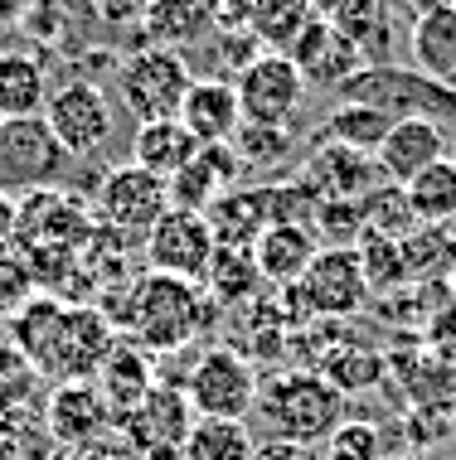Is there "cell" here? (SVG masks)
<instances>
[{
	"label": "cell",
	"instance_id": "cell-1",
	"mask_svg": "<svg viewBox=\"0 0 456 460\" xmlns=\"http://www.w3.org/2000/svg\"><path fill=\"white\" fill-rule=\"evenodd\" d=\"M10 344L24 349L34 368L54 383L93 378L103 368V358L112 354L117 330L97 305H68L58 296H34L10 315Z\"/></svg>",
	"mask_w": 456,
	"mask_h": 460
},
{
	"label": "cell",
	"instance_id": "cell-2",
	"mask_svg": "<svg viewBox=\"0 0 456 460\" xmlns=\"http://www.w3.org/2000/svg\"><path fill=\"white\" fill-rule=\"evenodd\" d=\"M112 320L117 340H131L146 354H175L190 340H200V330L214 320V301L204 296L200 281L165 277V271H141L121 286L117 301L97 305Z\"/></svg>",
	"mask_w": 456,
	"mask_h": 460
},
{
	"label": "cell",
	"instance_id": "cell-3",
	"mask_svg": "<svg viewBox=\"0 0 456 460\" xmlns=\"http://www.w3.org/2000/svg\"><path fill=\"white\" fill-rule=\"evenodd\" d=\"M253 412L273 441H297L316 451L344 421V397L316 368H282L257 388Z\"/></svg>",
	"mask_w": 456,
	"mask_h": 460
},
{
	"label": "cell",
	"instance_id": "cell-4",
	"mask_svg": "<svg viewBox=\"0 0 456 460\" xmlns=\"http://www.w3.org/2000/svg\"><path fill=\"white\" fill-rule=\"evenodd\" d=\"M335 97L340 102L379 107V111H389L393 121L413 117V121H433L442 131H456V93L447 83L427 78V73H417V68H403V64L360 68L350 83H340Z\"/></svg>",
	"mask_w": 456,
	"mask_h": 460
},
{
	"label": "cell",
	"instance_id": "cell-5",
	"mask_svg": "<svg viewBox=\"0 0 456 460\" xmlns=\"http://www.w3.org/2000/svg\"><path fill=\"white\" fill-rule=\"evenodd\" d=\"M117 93H121V107L141 121H170L180 117V102L190 93L194 73L184 64L180 49H165V44H141L131 49L127 58H117Z\"/></svg>",
	"mask_w": 456,
	"mask_h": 460
},
{
	"label": "cell",
	"instance_id": "cell-6",
	"mask_svg": "<svg viewBox=\"0 0 456 460\" xmlns=\"http://www.w3.org/2000/svg\"><path fill=\"white\" fill-rule=\"evenodd\" d=\"M184 397H190L194 417H219V421H248L257 402V368L248 364V354H238L233 344H214L194 358V368L184 373Z\"/></svg>",
	"mask_w": 456,
	"mask_h": 460
},
{
	"label": "cell",
	"instance_id": "cell-7",
	"mask_svg": "<svg viewBox=\"0 0 456 460\" xmlns=\"http://www.w3.org/2000/svg\"><path fill=\"white\" fill-rule=\"evenodd\" d=\"M68 151L49 131L44 117H20L0 121V190L5 194H34V190H58L68 170Z\"/></svg>",
	"mask_w": 456,
	"mask_h": 460
},
{
	"label": "cell",
	"instance_id": "cell-8",
	"mask_svg": "<svg viewBox=\"0 0 456 460\" xmlns=\"http://www.w3.org/2000/svg\"><path fill=\"white\" fill-rule=\"evenodd\" d=\"M165 208H170L165 180H156L151 170H141L137 160H127V165H112L103 175V184H97L93 218L103 223V228L121 233V238H146Z\"/></svg>",
	"mask_w": 456,
	"mask_h": 460
},
{
	"label": "cell",
	"instance_id": "cell-9",
	"mask_svg": "<svg viewBox=\"0 0 456 460\" xmlns=\"http://www.w3.org/2000/svg\"><path fill=\"white\" fill-rule=\"evenodd\" d=\"M190 427H194V407L180 383H156L127 417H117V431L137 446L141 460H180Z\"/></svg>",
	"mask_w": 456,
	"mask_h": 460
},
{
	"label": "cell",
	"instance_id": "cell-10",
	"mask_svg": "<svg viewBox=\"0 0 456 460\" xmlns=\"http://www.w3.org/2000/svg\"><path fill=\"white\" fill-rule=\"evenodd\" d=\"M233 93H238L243 121H253V127H291V117L301 111L311 88H306L301 68L287 54H257L233 78Z\"/></svg>",
	"mask_w": 456,
	"mask_h": 460
},
{
	"label": "cell",
	"instance_id": "cell-11",
	"mask_svg": "<svg viewBox=\"0 0 456 460\" xmlns=\"http://www.w3.org/2000/svg\"><path fill=\"white\" fill-rule=\"evenodd\" d=\"M306 310V320H350L369 305V286L354 247H320L306 277L291 286Z\"/></svg>",
	"mask_w": 456,
	"mask_h": 460
},
{
	"label": "cell",
	"instance_id": "cell-12",
	"mask_svg": "<svg viewBox=\"0 0 456 460\" xmlns=\"http://www.w3.org/2000/svg\"><path fill=\"white\" fill-rule=\"evenodd\" d=\"M44 121L49 131L58 136L68 155H93L112 141V127H117V111H112V97L97 88L93 78H73L64 88L49 93V107H44Z\"/></svg>",
	"mask_w": 456,
	"mask_h": 460
},
{
	"label": "cell",
	"instance_id": "cell-13",
	"mask_svg": "<svg viewBox=\"0 0 456 460\" xmlns=\"http://www.w3.org/2000/svg\"><path fill=\"white\" fill-rule=\"evenodd\" d=\"M214 228H209L204 214H190V208H165L156 218V228L141 238L146 252V271H165V277H184L200 281L209 257H214Z\"/></svg>",
	"mask_w": 456,
	"mask_h": 460
},
{
	"label": "cell",
	"instance_id": "cell-14",
	"mask_svg": "<svg viewBox=\"0 0 456 460\" xmlns=\"http://www.w3.org/2000/svg\"><path fill=\"white\" fill-rule=\"evenodd\" d=\"M93 228H97V218L64 184L58 190L20 194V214H15V243L20 247H73L78 252Z\"/></svg>",
	"mask_w": 456,
	"mask_h": 460
},
{
	"label": "cell",
	"instance_id": "cell-15",
	"mask_svg": "<svg viewBox=\"0 0 456 460\" xmlns=\"http://www.w3.org/2000/svg\"><path fill=\"white\" fill-rule=\"evenodd\" d=\"M44 412V431L54 446H64V451H83L88 441L107 437V431L117 427L112 407H107V397L97 393L93 378H73V383H54V393L40 402Z\"/></svg>",
	"mask_w": 456,
	"mask_h": 460
},
{
	"label": "cell",
	"instance_id": "cell-16",
	"mask_svg": "<svg viewBox=\"0 0 456 460\" xmlns=\"http://www.w3.org/2000/svg\"><path fill=\"white\" fill-rule=\"evenodd\" d=\"M291 180H301L306 190L316 194V204H335V199H364L374 184H384L374 155L350 151V146H335V141H316L311 151L301 155V165L291 170Z\"/></svg>",
	"mask_w": 456,
	"mask_h": 460
},
{
	"label": "cell",
	"instance_id": "cell-17",
	"mask_svg": "<svg viewBox=\"0 0 456 460\" xmlns=\"http://www.w3.org/2000/svg\"><path fill=\"white\" fill-rule=\"evenodd\" d=\"M287 58L301 68L306 88H326V93H335L340 83H350L354 73L364 68L360 49L344 40V34H340L330 20H311V24H306V34L291 44Z\"/></svg>",
	"mask_w": 456,
	"mask_h": 460
},
{
	"label": "cell",
	"instance_id": "cell-18",
	"mask_svg": "<svg viewBox=\"0 0 456 460\" xmlns=\"http://www.w3.org/2000/svg\"><path fill=\"white\" fill-rule=\"evenodd\" d=\"M447 151H452V131L433 127V121L403 117V121L389 127V136H384V146L374 151V160H379V175H384L389 184H408V180L423 175L427 165L447 160Z\"/></svg>",
	"mask_w": 456,
	"mask_h": 460
},
{
	"label": "cell",
	"instance_id": "cell-19",
	"mask_svg": "<svg viewBox=\"0 0 456 460\" xmlns=\"http://www.w3.org/2000/svg\"><path fill=\"white\" fill-rule=\"evenodd\" d=\"M180 127L200 146H228L243 127V107L233 93V78H194L180 102Z\"/></svg>",
	"mask_w": 456,
	"mask_h": 460
},
{
	"label": "cell",
	"instance_id": "cell-20",
	"mask_svg": "<svg viewBox=\"0 0 456 460\" xmlns=\"http://www.w3.org/2000/svg\"><path fill=\"white\" fill-rule=\"evenodd\" d=\"M238 170L243 160L233 146H200V155L180 170V175L165 180V194H170V208H190V214H209L219 194H228L238 184Z\"/></svg>",
	"mask_w": 456,
	"mask_h": 460
},
{
	"label": "cell",
	"instance_id": "cell-21",
	"mask_svg": "<svg viewBox=\"0 0 456 460\" xmlns=\"http://www.w3.org/2000/svg\"><path fill=\"white\" fill-rule=\"evenodd\" d=\"M209 228L219 247H253L273 228V184H233L209 204Z\"/></svg>",
	"mask_w": 456,
	"mask_h": 460
},
{
	"label": "cell",
	"instance_id": "cell-22",
	"mask_svg": "<svg viewBox=\"0 0 456 460\" xmlns=\"http://www.w3.org/2000/svg\"><path fill=\"white\" fill-rule=\"evenodd\" d=\"M316 252H320V238L311 233V223H273L253 243L257 277H263V286H277V291L297 286L306 277V267L316 262Z\"/></svg>",
	"mask_w": 456,
	"mask_h": 460
},
{
	"label": "cell",
	"instance_id": "cell-23",
	"mask_svg": "<svg viewBox=\"0 0 456 460\" xmlns=\"http://www.w3.org/2000/svg\"><path fill=\"white\" fill-rule=\"evenodd\" d=\"M93 383H97V393L107 397L112 417H127L131 407H137L141 397L156 388L160 378H156V368H151V354L137 349L131 340H117L112 354L103 358V368L93 373Z\"/></svg>",
	"mask_w": 456,
	"mask_h": 460
},
{
	"label": "cell",
	"instance_id": "cell-24",
	"mask_svg": "<svg viewBox=\"0 0 456 460\" xmlns=\"http://www.w3.org/2000/svg\"><path fill=\"white\" fill-rule=\"evenodd\" d=\"M408 54H413V68H417V73L447 83V88L456 93V0L413 20V30H408Z\"/></svg>",
	"mask_w": 456,
	"mask_h": 460
},
{
	"label": "cell",
	"instance_id": "cell-25",
	"mask_svg": "<svg viewBox=\"0 0 456 460\" xmlns=\"http://www.w3.org/2000/svg\"><path fill=\"white\" fill-rule=\"evenodd\" d=\"M326 20L335 24V30L354 49H360L364 68L389 64L393 44H398V34H393V15H389V0H340Z\"/></svg>",
	"mask_w": 456,
	"mask_h": 460
},
{
	"label": "cell",
	"instance_id": "cell-26",
	"mask_svg": "<svg viewBox=\"0 0 456 460\" xmlns=\"http://www.w3.org/2000/svg\"><path fill=\"white\" fill-rule=\"evenodd\" d=\"M49 68L34 54H0V121H20V117H44L49 107Z\"/></svg>",
	"mask_w": 456,
	"mask_h": 460
},
{
	"label": "cell",
	"instance_id": "cell-27",
	"mask_svg": "<svg viewBox=\"0 0 456 460\" xmlns=\"http://www.w3.org/2000/svg\"><path fill=\"white\" fill-rule=\"evenodd\" d=\"M194 155H200V141L180 127V117L146 121V127H137V136H131V160H137L141 170H151L156 180L180 175Z\"/></svg>",
	"mask_w": 456,
	"mask_h": 460
},
{
	"label": "cell",
	"instance_id": "cell-28",
	"mask_svg": "<svg viewBox=\"0 0 456 460\" xmlns=\"http://www.w3.org/2000/svg\"><path fill=\"white\" fill-rule=\"evenodd\" d=\"M200 286H204L209 301L224 305V310L257 301V291H263V277H257L253 247H214V257H209Z\"/></svg>",
	"mask_w": 456,
	"mask_h": 460
},
{
	"label": "cell",
	"instance_id": "cell-29",
	"mask_svg": "<svg viewBox=\"0 0 456 460\" xmlns=\"http://www.w3.org/2000/svg\"><path fill=\"white\" fill-rule=\"evenodd\" d=\"M141 24L151 34V44L180 49L214 30V0H146Z\"/></svg>",
	"mask_w": 456,
	"mask_h": 460
},
{
	"label": "cell",
	"instance_id": "cell-30",
	"mask_svg": "<svg viewBox=\"0 0 456 460\" xmlns=\"http://www.w3.org/2000/svg\"><path fill=\"white\" fill-rule=\"evenodd\" d=\"M311 20H320L311 0H253L248 34L263 44V54H291V44L306 34Z\"/></svg>",
	"mask_w": 456,
	"mask_h": 460
},
{
	"label": "cell",
	"instance_id": "cell-31",
	"mask_svg": "<svg viewBox=\"0 0 456 460\" xmlns=\"http://www.w3.org/2000/svg\"><path fill=\"white\" fill-rule=\"evenodd\" d=\"M389 127H393L389 111L364 107V102H335V107L326 111V121H320V136H316V141H335V146H350V151L374 155L379 146H384Z\"/></svg>",
	"mask_w": 456,
	"mask_h": 460
},
{
	"label": "cell",
	"instance_id": "cell-32",
	"mask_svg": "<svg viewBox=\"0 0 456 460\" xmlns=\"http://www.w3.org/2000/svg\"><path fill=\"white\" fill-rule=\"evenodd\" d=\"M316 373L340 397H354V393H369V388H379V383H384V354L364 349V344L340 340V344H330V349H326V358L316 364Z\"/></svg>",
	"mask_w": 456,
	"mask_h": 460
},
{
	"label": "cell",
	"instance_id": "cell-33",
	"mask_svg": "<svg viewBox=\"0 0 456 460\" xmlns=\"http://www.w3.org/2000/svg\"><path fill=\"white\" fill-rule=\"evenodd\" d=\"M408 190V204L417 223H427V228H452L456 223V165L452 160H437V165H427L417 180L403 184Z\"/></svg>",
	"mask_w": 456,
	"mask_h": 460
},
{
	"label": "cell",
	"instance_id": "cell-34",
	"mask_svg": "<svg viewBox=\"0 0 456 460\" xmlns=\"http://www.w3.org/2000/svg\"><path fill=\"white\" fill-rule=\"evenodd\" d=\"M253 431L248 421H219V417H194L190 441L180 460H253Z\"/></svg>",
	"mask_w": 456,
	"mask_h": 460
},
{
	"label": "cell",
	"instance_id": "cell-35",
	"mask_svg": "<svg viewBox=\"0 0 456 460\" xmlns=\"http://www.w3.org/2000/svg\"><path fill=\"white\" fill-rule=\"evenodd\" d=\"M360 214H364V233H379V238H393V243H403L417 228L408 190H403V184H389V180L374 184V190L360 199Z\"/></svg>",
	"mask_w": 456,
	"mask_h": 460
},
{
	"label": "cell",
	"instance_id": "cell-36",
	"mask_svg": "<svg viewBox=\"0 0 456 460\" xmlns=\"http://www.w3.org/2000/svg\"><path fill=\"white\" fill-rule=\"evenodd\" d=\"M354 257H360V271H364V286L369 296H389V291H403L408 281V267H403V247L393 238H379V233H360L354 243Z\"/></svg>",
	"mask_w": 456,
	"mask_h": 460
},
{
	"label": "cell",
	"instance_id": "cell-37",
	"mask_svg": "<svg viewBox=\"0 0 456 460\" xmlns=\"http://www.w3.org/2000/svg\"><path fill=\"white\" fill-rule=\"evenodd\" d=\"M44 373L24 358L10 340H0V412H20V407H40Z\"/></svg>",
	"mask_w": 456,
	"mask_h": 460
},
{
	"label": "cell",
	"instance_id": "cell-38",
	"mask_svg": "<svg viewBox=\"0 0 456 460\" xmlns=\"http://www.w3.org/2000/svg\"><path fill=\"white\" fill-rule=\"evenodd\" d=\"M228 146L238 151L243 170H282L297 141H291V127H253V121H243Z\"/></svg>",
	"mask_w": 456,
	"mask_h": 460
},
{
	"label": "cell",
	"instance_id": "cell-39",
	"mask_svg": "<svg viewBox=\"0 0 456 460\" xmlns=\"http://www.w3.org/2000/svg\"><path fill=\"white\" fill-rule=\"evenodd\" d=\"M398 247H403V267H408V281H433L437 267H447L452 257H456L452 228H427V223H417V228H413Z\"/></svg>",
	"mask_w": 456,
	"mask_h": 460
},
{
	"label": "cell",
	"instance_id": "cell-40",
	"mask_svg": "<svg viewBox=\"0 0 456 460\" xmlns=\"http://www.w3.org/2000/svg\"><path fill=\"white\" fill-rule=\"evenodd\" d=\"M40 296V281H34V267H30V257H24V247L10 238V243H0V315H15V310L24 301H34Z\"/></svg>",
	"mask_w": 456,
	"mask_h": 460
},
{
	"label": "cell",
	"instance_id": "cell-41",
	"mask_svg": "<svg viewBox=\"0 0 456 460\" xmlns=\"http://www.w3.org/2000/svg\"><path fill=\"white\" fill-rule=\"evenodd\" d=\"M311 233L320 238V247H354L364 233V214L360 199H335V204H320L311 214Z\"/></svg>",
	"mask_w": 456,
	"mask_h": 460
},
{
	"label": "cell",
	"instance_id": "cell-42",
	"mask_svg": "<svg viewBox=\"0 0 456 460\" xmlns=\"http://www.w3.org/2000/svg\"><path fill=\"white\" fill-rule=\"evenodd\" d=\"M316 456H320V460H384V446H379V427L344 417L340 427L326 437V446H320Z\"/></svg>",
	"mask_w": 456,
	"mask_h": 460
},
{
	"label": "cell",
	"instance_id": "cell-43",
	"mask_svg": "<svg viewBox=\"0 0 456 460\" xmlns=\"http://www.w3.org/2000/svg\"><path fill=\"white\" fill-rule=\"evenodd\" d=\"M427 349L442 354V364H456V301L427 315Z\"/></svg>",
	"mask_w": 456,
	"mask_h": 460
},
{
	"label": "cell",
	"instance_id": "cell-44",
	"mask_svg": "<svg viewBox=\"0 0 456 460\" xmlns=\"http://www.w3.org/2000/svg\"><path fill=\"white\" fill-rule=\"evenodd\" d=\"M73 456H78V460H141V451H137V446H131L127 437H121L117 427L107 431V437L88 441V446H83V451H73Z\"/></svg>",
	"mask_w": 456,
	"mask_h": 460
},
{
	"label": "cell",
	"instance_id": "cell-45",
	"mask_svg": "<svg viewBox=\"0 0 456 460\" xmlns=\"http://www.w3.org/2000/svg\"><path fill=\"white\" fill-rule=\"evenodd\" d=\"M253 460H320L311 446H297V441H257L253 446Z\"/></svg>",
	"mask_w": 456,
	"mask_h": 460
},
{
	"label": "cell",
	"instance_id": "cell-46",
	"mask_svg": "<svg viewBox=\"0 0 456 460\" xmlns=\"http://www.w3.org/2000/svg\"><path fill=\"white\" fill-rule=\"evenodd\" d=\"M88 5H93V15L107 20V24H131V20H141L146 0H88Z\"/></svg>",
	"mask_w": 456,
	"mask_h": 460
},
{
	"label": "cell",
	"instance_id": "cell-47",
	"mask_svg": "<svg viewBox=\"0 0 456 460\" xmlns=\"http://www.w3.org/2000/svg\"><path fill=\"white\" fill-rule=\"evenodd\" d=\"M15 214H20V199L0 190V243H10V238H15Z\"/></svg>",
	"mask_w": 456,
	"mask_h": 460
},
{
	"label": "cell",
	"instance_id": "cell-48",
	"mask_svg": "<svg viewBox=\"0 0 456 460\" xmlns=\"http://www.w3.org/2000/svg\"><path fill=\"white\" fill-rule=\"evenodd\" d=\"M40 460H78V456H73V451H64V446H49V451H44Z\"/></svg>",
	"mask_w": 456,
	"mask_h": 460
},
{
	"label": "cell",
	"instance_id": "cell-49",
	"mask_svg": "<svg viewBox=\"0 0 456 460\" xmlns=\"http://www.w3.org/2000/svg\"><path fill=\"white\" fill-rule=\"evenodd\" d=\"M335 5H340V0H311V10H316V15H320V20H326V15H330V10H335Z\"/></svg>",
	"mask_w": 456,
	"mask_h": 460
},
{
	"label": "cell",
	"instance_id": "cell-50",
	"mask_svg": "<svg viewBox=\"0 0 456 460\" xmlns=\"http://www.w3.org/2000/svg\"><path fill=\"white\" fill-rule=\"evenodd\" d=\"M0 340H10V320L5 315H0Z\"/></svg>",
	"mask_w": 456,
	"mask_h": 460
},
{
	"label": "cell",
	"instance_id": "cell-51",
	"mask_svg": "<svg viewBox=\"0 0 456 460\" xmlns=\"http://www.w3.org/2000/svg\"><path fill=\"white\" fill-rule=\"evenodd\" d=\"M447 291H452V301H456V267H452V277H447Z\"/></svg>",
	"mask_w": 456,
	"mask_h": 460
},
{
	"label": "cell",
	"instance_id": "cell-52",
	"mask_svg": "<svg viewBox=\"0 0 456 460\" xmlns=\"http://www.w3.org/2000/svg\"><path fill=\"white\" fill-rule=\"evenodd\" d=\"M447 160H452V165H456V136H452V151H447Z\"/></svg>",
	"mask_w": 456,
	"mask_h": 460
},
{
	"label": "cell",
	"instance_id": "cell-53",
	"mask_svg": "<svg viewBox=\"0 0 456 460\" xmlns=\"http://www.w3.org/2000/svg\"><path fill=\"white\" fill-rule=\"evenodd\" d=\"M384 460H398V456H384Z\"/></svg>",
	"mask_w": 456,
	"mask_h": 460
}]
</instances>
